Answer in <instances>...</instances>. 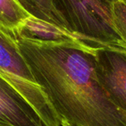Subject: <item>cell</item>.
I'll use <instances>...</instances> for the list:
<instances>
[{"mask_svg": "<svg viewBox=\"0 0 126 126\" xmlns=\"http://www.w3.org/2000/svg\"><path fill=\"white\" fill-rule=\"evenodd\" d=\"M16 41L61 124L126 126V112L112 103L97 79L95 48L75 39L20 35Z\"/></svg>", "mask_w": 126, "mask_h": 126, "instance_id": "1", "label": "cell"}, {"mask_svg": "<svg viewBox=\"0 0 126 126\" xmlns=\"http://www.w3.org/2000/svg\"><path fill=\"white\" fill-rule=\"evenodd\" d=\"M117 0H52L70 32L92 48L104 46L125 47L113 22Z\"/></svg>", "mask_w": 126, "mask_h": 126, "instance_id": "2", "label": "cell"}, {"mask_svg": "<svg viewBox=\"0 0 126 126\" xmlns=\"http://www.w3.org/2000/svg\"><path fill=\"white\" fill-rule=\"evenodd\" d=\"M0 75L14 86L32 105L43 126H61L57 113L23 58L16 38L1 28Z\"/></svg>", "mask_w": 126, "mask_h": 126, "instance_id": "3", "label": "cell"}, {"mask_svg": "<svg viewBox=\"0 0 126 126\" xmlns=\"http://www.w3.org/2000/svg\"><path fill=\"white\" fill-rule=\"evenodd\" d=\"M94 71L111 102L126 112V48L104 46L94 49Z\"/></svg>", "mask_w": 126, "mask_h": 126, "instance_id": "4", "label": "cell"}, {"mask_svg": "<svg viewBox=\"0 0 126 126\" xmlns=\"http://www.w3.org/2000/svg\"><path fill=\"white\" fill-rule=\"evenodd\" d=\"M0 122L14 126H43L32 105L2 75H0Z\"/></svg>", "mask_w": 126, "mask_h": 126, "instance_id": "5", "label": "cell"}, {"mask_svg": "<svg viewBox=\"0 0 126 126\" xmlns=\"http://www.w3.org/2000/svg\"><path fill=\"white\" fill-rule=\"evenodd\" d=\"M38 26L39 36L47 39H75L52 0H16Z\"/></svg>", "mask_w": 126, "mask_h": 126, "instance_id": "6", "label": "cell"}, {"mask_svg": "<svg viewBox=\"0 0 126 126\" xmlns=\"http://www.w3.org/2000/svg\"><path fill=\"white\" fill-rule=\"evenodd\" d=\"M16 0H0V28L17 37L34 23Z\"/></svg>", "mask_w": 126, "mask_h": 126, "instance_id": "7", "label": "cell"}, {"mask_svg": "<svg viewBox=\"0 0 126 126\" xmlns=\"http://www.w3.org/2000/svg\"><path fill=\"white\" fill-rule=\"evenodd\" d=\"M113 22L117 33L126 43V0H117L115 2Z\"/></svg>", "mask_w": 126, "mask_h": 126, "instance_id": "8", "label": "cell"}, {"mask_svg": "<svg viewBox=\"0 0 126 126\" xmlns=\"http://www.w3.org/2000/svg\"><path fill=\"white\" fill-rule=\"evenodd\" d=\"M0 126H14L12 124H7V123H4V122H0Z\"/></svg>", "mask_w": 126, "mask_h": 126, "instance_id": "9", "label": "cell"}, {"mask_svg": "<svg viewBox=\"0 0 126 126\" xmlns=\"http://www.w3.org/2000/svg\"><path fill=\"white\" fill-rule=\"evenodd\" d=\"M61 126H72V125H70V124H66V123H62Z\"/></svg>", "mask_w": 126, "mask_h": 126, "instance_id": "10", "label": "cell"}]
</instances>
